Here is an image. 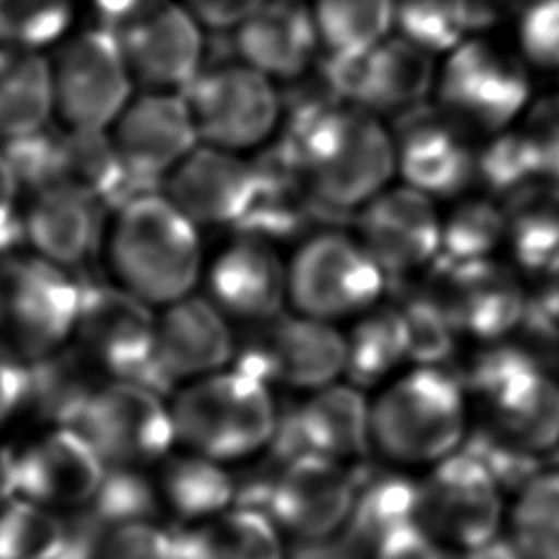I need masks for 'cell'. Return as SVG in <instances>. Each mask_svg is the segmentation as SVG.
Wrapping results in <instances>:
<instances>
[{"label": "cell", "instance_id": "6da1fadb", "mask_svg": "<svg viewBox=\"0 0 559 559\" xmlns=\"http://www.w3.org/2000/svg\"><path fill=\"white\" fill-rule=\"evenodd\" d=\"M286 144L319 212L360 210L397 177L395 140L382 116L332 94L295 111Z\"/></svg>", "mask_w": 559, "mask_h": 559}, {"label": "cell", "instance_id": "7a4b0ae2", "mask_svg": "<svg viewBox=\"0 0 559 559\" xmlns=\"http://www.w3.org/2000/svg\"><path fill=\"white\" fill-rule=\"evenodd\" d=\"M472 430L467 389L443 362H413L369 393V452L389 469L421 476L461 452Z\"/></svg>", "mask_w": 559, "mask_h": 559}, {"label": "cell", "instance_id": "3957f363", "mask_svg": "<svg viewBox=\"0 0 559 559\" xmlns=\"http://www.w3.org/2000/svg\"><path fill=\"white\" fill-rule=\"evenodd\" d=\"M478 345L461 376L474 428L531 459L559 448V380L511 336Z\"/></svg>", "mask_w": 559, "mask_h": 559}, {"label": "cell", "instance_id": "277c9868", "mask_svg": "<svg viewBox=\"0 0 559 559\" xmlns=\"http://www.w3.org/2000/svg\"><path fill=\"white\" fill-rule=\"evenodd\" d=\"M116 210L109 236L116 284L157 310L192 295L203 262L199 225L153 190L133 194Z\"/></svg>", "mask_w": 559, "mask_h": 559}, {"label": "cell", "instance_id": "5b68a950", "mask_svg": "<svg viewBox=\"0 0 559 559\" xmlns=\"http://www.w3.org/2000/svg\"><path fill=\"white\" fill-rule=\"evenodd\" d=\"M168 400L183 450L234 467L275 443L282 419L275 391L236 365L179 384Z\"/></svg>", "mask_w": 559, "mask_h": 559}, {"label": "cell", "instance_id": "8992f818", "mask_svg": "<svg viewBox=\"0 0 559 559\" xmlns=\"http://www.w3.org/2000/svg\"><path fill=\"white\" fill-rule=\"evenodd\" d=\"M533 70L515 46L478 33L439 61L432 103L476 138L522 120L533 103Z\"/></svg>", "mask_w": 559, "mask_h": 559}, {"label": "cell", "instance_id": "52a82bcc", "mask_svg": "<svg viewBox=\"0 0 559 559\" xmlns=\"http://www.w3.org/2000/svg\"><path fill=\"white\" fill-rule=\"evenodd\" d=\"M83 284L41 255L0 258V349L24 365L72 343Z\"/></svg>", "mask_w": 559, "mask_h": 559}, {"label": "cell", "instance_id": "ba28073f", "mask_svg": "<svg viewBox=\"0 0 559 559\" xmlns=\"http://www.w3.org/2000/svg\"><path fill=\"white\" fill-rule=\"evenodd\" d=\"M386 286V273L358 236L343 231L308 238L288 264L293 312L336 325L378 306Z\"/></svg>", "mask_w": 559, "mask_h": 559}, {"label": "cell", "instance_id": "9c48e42d", "mask_svg": "<svg viewBox=\"0 0 559 559\" xmlns=\"http://www.w3.org/2000/svg\"><path fill=\"white\" fill-rule=\"evenodd\" d=\"M74 428L107 467L148 472L177 448L168 395L138 380H103Z\"/></svg>", "mask_w": 559, "mask_h": 559}, {"label": "cell", "instance_id": "30bf717a", "mask_svg": "<svg viewBox=\"0 0 559 559\" xmlns=\"http://www.w3.org/2000/svg\"><path fill=\"white\" fill-rule=\"evenodd\" d=\"M509 491L465 448L419 476V526L450 555L504 535Z\"/></svg>", "mask_w": 559, "mask_h": 559}, {"label": "cell", "instance_id": "8fae6325", "mask_svg": "<svg viewBox=\"0 0 559 559\" xmlns=\"http://www.w3.org/2000/svg\"><path fill=\"white\" fill-rule=\"evenodd\" d=\"M155 328L157 308L118 284H90L83 286L70 345L103 380H138L162 391L155 369Z\"/></svg>", "mask_w": 559, "mask_h": 559}, {"label": "cell", "instance_id": "7c38bea8", "mask_svg": "<svg viewBox=\"0 0 559 559\" xmlns=\"http://www.w3.org/2000/svg\"><path fill=\"white\" fill-rule=\"evenodd\" d=\"M260 328L247 345L236 349L231 365L273 391L306 395L345 380L347 345L336 323L282 312Z\"/></svg>", "mask_w": 559, "mask_h": 559}, {"label": "cell", "instance_id": "4fadbf2b", "mask_svg": "<svg viewBox=\"0 0 559 559\" xmlns=\"http://www.w3.org/2000/svg\"><path fill=\"white\" fill-rule=\"evenodd\" d=\"M358 483L349 465L312 456H282L262 485V498L251 504L264 511L286 539L325 542L347 531Z\"/></svg>", "mask_w": 559, "mask_h": 559}, {"label": "cell", "instance_id": "5bb4252c", "mask_svg": "<svg viewBox=\"0 0 559 559\" xmlns=\"http://www.w3.org/2000/svg\"><path fill=\"white\" fill-rule=\"evenodd\" d=\"M55 109L74 131H107L131 100L133 72L118 31L92 28L63 46L52 63Z\"/></svg>", "mask_w": 559, "mask_h": 559}, {"label": "cell", "instance_id": "9a60e30c", "mask_svg": "<svg viewBox=\"0 0 559 559\" xmlns=\"http://www.w3.org/2000/svg\"><path fill=\"white\" fill-rule=\"evenodd\" d=\"M437 57L393 33L365 55H328L325 87L343 103L378 116H402L435 94Z\"/></svg>", "mask_w": 559, "mask_h": 559}, {"label": "cell", "instance_id": "2e32d148", "mask_svg": "<svg viewBox=\"0 0 559 559\" xmlns=\"http://www.w3.org/2000/svg\"><path fill=\"white\" fill-rule=\"evenodd\" d=\"M424 275L443 299L459 334L476 343L509 338L526 319L531 293L511 260L491 255L448 262L437 258Z\"/></svg>", "mask_w": 559, "mask_h": 559}, {"label": "cell", "instance_id": "e0dca14e", "mask_svg": "<svg viewBox=\"0 0 559 559\" xmlns=\"http://www.w3.org/2000/svg\"><path fill=\"white\" fill-rule=\"evenodd\" d=\"M181 94L192 109L201 142L227 151L258 146L280 120L273 79L242 61L201 70Z\"/></svg>", "mask_w": 559, "mask_h": 559}, {"label": "cell", "instance_id": "ac0fdd59", "mask_svg": "<svg viewBox=\"0 0 559 559\" xmlns=\"http://www.w3.org/2000/svg\"><path fill=\"white\" fill-rule=\"evenodd\" d=\"M391 131L402 183L437 201H452L476 188L478 138L435 103L397 116Z\"/></svg>", "mask_w": 559, "mask_h": 559}, {"label": "cell", "instance_id": "d6986e66", "mask_svg": "<svg viewBox=\"0 0 559 559\" xmlns=\"http://www.w3.org/2000/svg\"><path fill=\"white\" fill-rule=\"evenodd\" d=\"M107 465L74 426H37L15 445L17 496L61 515L87 511Z\"/></svg>", "mask_w": 559, "mask_h": 559}, {"label": "cell", "instance_id": "ffe728a7", "mask_svg": "<svg viewBox=\"0 0 559 559\" xmlns=\"http://www.w3.org/2000/svg\"><path fill=\"white\" fill-rule=\"evenodd\" d=\"M437 203L400 181L358 210V240L389 280L426 273L439 258L443 212Z\"/></svg>", "mask_w": 559, "mask_h": 559}, {"label": "cell", "instance_id": "44dd1931", "mask_svg": "<svg viewBox=\"0 0 559 559\" xmlns=\"http://www.w3.org/2000/svg\"><path fill=\"white\" fill-rule=\"evenodd\" d=\"M111 142L133 181L151 190L201 144V135L186 96L162 90L129 100L114 122Z\"/></svg>", "mask_w": 559, "mask_h": 559}, {"label": "cell", "instance_id": "7402d4cb", "mask_svg": "<svg viewBox=\"0 0 559 559\" xmlns=\"http://www.w3.org/2000/svg\"><path fill=\"white\" fill-rule=\"evenodd\" d=\"M236 349L229 317L210 297L188 295L157 310L155 369L166 395L183 382L229 367Z\"/></svg>", "mask_w": 559, "mask_h": 559}, {"label": "cell", "instance_id": "603a6c76", "mask_svg": "<svg viewBox=\"0 0 559 559\" xmlns=\"http://www.w3.org/2000/svg\"><path fill=\"white\" fill-rule=\"evenodd\" d=\"M118 26L133 79L151 87L183 92L201 74V22L188 7L155 0Z\"/></svg>", "mask_w": 559, "mask_h": 559}, {"label": "cell", "instance_id": "cb8c5ba5", "mask_svg": "<svg viewBox=\"0 0 559 559\" xmlns=\"http://www.w3.org/2000/svg\"><path fill=\"white\" fill-rule=\"evenodd\" d=\"M299 397L295 411L280 419L275 443H282V456L312 454L352 465L369 452V393L365 389L338 380Z\"/></svg>", "mask_w": 559, "mask_h": 559}, {"label": "cell", "instance_id": "d4e9b609", "mask_svg": "<svg viewBox=\"0 0 559 559\" xmlns=\"http://www.w3.org/2000/svg\"><path fill=\"white\" fill-rule=\"evenodd\" d=\"M207 297L229 319L262 325L288 304V266L271 240L242 234L212 262Z\"/></svg>", "mask_w": 559, "mask_h": 559}, {"label": "cell", "instance_id": "484cf974", "mask_svg": "<svg viewBox=\"0 0 559 559\" xmlns=\"http://www.w3.org/2000/svg\"><path fill=\"white\" fill-rule=\"evenodd\" d=\"M255 188L253 164L236 151L199 144L166 177V197L194 225H238Z\"/></svg>", "mask_w": 559, "mask_h": 559}, {"label": "cell", "instance_id": "4316f807", "mask_svg": "<svg viewBox=\"0 0 559 559\" xmlns=\"http://www.w3.org/2000/svg\"><path fill=\"white\" fill-rule=\"evenodd\" d=\"M242 63L269 79L301 76L321 46L312 9L299 0H266L234 28Z\"/></svg>", "mask_w": 559, "mask_h": 559}, {"label": "cell", "instance_id": "83f0119b", "mask_svg": "<svg viewBox=\"0 0 559 559\" xmlns=\"http://www.w3.org/2000/svg\"><path fill=\"white\" fill-rule=\"evenodd\" d=\"M100 207L98 199L72 186L37 190L22 214L24 240L35 255L74 269L96 251Z\"/></svg>", "mask_w": 559, "mask_h": 559}, {"label": "cell", "instance_id": "f1b7e54d", "mask_svg": "<svg viewBox=\"0 0 559 559\" xmlns=\"http://www.w3.org/2000/svg\"><path fill=\"white\" fill-rule=\"evenodd\" d=\"M151 476L159 513L177 528L207 522L236 504L231 467L179 445L151 469Z\"/></svg>", "mask_w": 559, "mask_h": 559}, {"label": "cell", "instance_id": "f546056e", "mask_svg": "<svg viewBox=\"0 0 559 559\" xmlns=\"http://www.w3.org/2000/svg\"><path fill=\"white\" fill-rule=\"evenodd\" d=\"M286 542L264 511L240 502L207 522L177 528L179 559H288Z\"/></svg>", "mask_w": 559, "mask_h": 559}, {"label": "cell", "instance_id": "4dcf8cb0", "mask_svg": "<svg viewBox=\"0 0 559 559\" xmlns=\"http://www.w3.org/2000/svg\"><path fill=\"white\" fill-rule=\"evenodd\" d=\"M502 201L504 249L526 275H537L559 255V181L535 177Z\"/></svg>", "mask_w": 559, "mask_h": 559}, {"label": "cell", "instance_id": "1f68e13d", "mask_svg": "<svg viewBox=\"0 0 559 559\" xmlns=\"http://www.w3.org/2000/svg\"><path fill=\"white\" fill-rule=\"evenodd\" d=\"M55 111L52 66L35 48L0 44V140L48 127Z\"/></svg>", "mask_w": 559, "mask_h": 559}, {"label": "cell", "instance_id": "d6a6232c", "mask_svg": "<svg viewBox=\"0 0 559 559\" xmlns=\"http://www.w3.org/2000/svg\"><path fill=\"white\" fill-rule=\"evenodd\" d=\"M345 380L373 391L413 365L404 317L397 304L380 301L345 330Z\"/></svg>", "mask_w": 559, "mask_h": 559}, {"label": "cell", "instance_id": "836d02e7", "mask_svg": "<svg viewBox=\"0 0 559 559\" xmlns=\"http://www.w3.org/2000/svg\"><path fill=\"white\" fill-rule=\"evenodd\" d=\"M100 382L103 378L68 345L28 365L22 415H31L37 426H74L87 397Z\"/></svg>", "mask_w": 559, "mask_h": 559}, {"label": "cell", "instance_id": "e575fe53", "mask_svg": "<svg viewBox=\"0 0 559 559\" xmlns=\"http://www.w3.org/2000/svg\"><path fill=\"white\" fill-rule=\"evenodd\" d=\"M504 537L524 559H559V465L537 467L509 493Z\"/></svg>", "mask_w": 559, "mask_h": 559}, {"label": "cell", "instance_id": "d590c367", "mask_svg": "<svg viewBox=\"0 0 559 559\" xmlns=\"http://www.w3.org/2000/svg\"><path fill=\"white\" fill-rule=\"evenodd\" d=\"M413 524H419V476L386 467L382 476L358 485L347 526L358 550Z\"/></svg>", "mask_w": 559, "mask_h": 559}, {"label": "cell", "instance_id": "8d00e7d4", "mask_svg": "<svg viewBox=\"0 0 559 559\" xmlns=\"http://www.w3.org/2000/svg\"><path fill=\"white\" fill-rule=\"evenodd\" d=\"M319 41L328 55H365L395 33V0H314Z\"/></svg>", "mask_w": 559, "mask_h": 559}, {"label": "cell", "instance_id": "74e56055", "mask_svg": "<svg viewBox=\"0 0 559 559\" xmlns=\"http://www.w3.org/2000/svg\"><path fill=\"white\" fill-rule=\"evenodd\" d=\"M507 225L502 201L483 190H467L452 199L441 214V253L448 262H467L498 255Z\"/></svg>", "mask_w": 559, "mask_h": 559}, {"label": "cell", "instance_id": "f35d334b", "mask_svg": "<svg viewBox=\"0 0 559 559\" xmlns=\"http://www.w3.org/2000/svg\"><path fill=\"white\" fill-rule=\"evenodd\" d=\"M70 544L66 515L22 496L0 507V559H59Z\"/></svg>", "mask_w": 559, "mask_h": 559}, {"label": "cell", "instance_id": "ab89813d", "mask_svg": "<svg viewBox=\"0 0 559 559\" xmlns=\"http://www.w3.org/2000/svg\"><path fill=\"white\" fill-rule=\"evenodd\" d=\"M395 33L443 57L476 33L472 0H395Z\"/></svg>", "mask_w": 559, "mask_h": 559}, {"label": "cell", "instance_id": "60d3db41", "mask_svg": "<svg viewBox=\"0 0 559 559\" xmlns=\"http://www.w3.org/2000/svg\"><path fill=\"white\" fill-rule=\"evenodd\" d=\"M542 177L533 146L522 124L507 127L491 135L478 138L476 148V188L496 199Z\"/></svg>", "mask_w": 559, "mask_h": 559}, {"label": "cell", "instance_id": "b9f144b4", "mask_svg": "<svg viewBox=\"0 0 559 559\" xmlns=\"http://www.w3.org/2000/svg\"><path fill=\"white\" fill-rule=\"evenodd\" d=\"M397 308L404 317L411 360L419 365H439L461 336L439 293L424 280L402 293Z\"/></svg>", "mask_w": 559, "mask_h": 559}, {"label": "cell", "instance_id": "7bdbcfd3", "mask_svg": "<svg viewBox=\"0 0 559 559\" xmlns=\"http://www.w3.org/2000/svg\"><path fill=\"white\" fill-rule=\"evenodd\" d=\"M87 511L94 513L100 528L157 520L162 513L151 469L107 467L105 480Z\"/></svg>", "mask_w": 559, "mask_h": 559}, {"label": "cell", "instance_id": "ee69618b", "mask_svg": "<svg viewBox=\"0 0 559 559\" xmlns=\"http://www.w3.org/2000/svg\"><path fill=\"white\" fill-rule=\"evenodd\" d=\"M74 0H0V44L41 48L70 26Z\"/></svg>", "mask_w": 559, "mask_h": 559}, {"label": "cell", "instance_id": "f6af8a7d", "mask_svg": "<svg viewBox=\"0 0 559 559\" xmlns=\"http://www.w3.org/2000/svg\"><path fill=\"white\" fill-rule=\"evenodd\" d=\"M87 555L90 559H179L177 528L162 520L107 526L87 542Z\"/></svg>", "mask_w": 559, "mask_h": 559}, {"label": "cell", "instance_id": "bcb514c9", "mask_svg": "<svg viewBox=\"0 0 559 559\" xmlns=\"http://www.w3.org/2000/svg\"><path fill=\"white\" fill-rule=\"evenodd\" d=\"M515 48L531 70L559 74V0H526L515 22Z\"/></svg>", "mask_w": 559, "mask_h": 559}, {"label": "cell", "instance_id": "7dc6e473", "mask_svg": "<svg viewBox=\"0 0 559 559\" xmlns=\"http://www.w3.org/2000/svg\"><path fill=\"white\" fill-rule=\"evenodd\" d=\"M542 177L559 181V92L535 96L520 120Z\"/></svg>", "mask_w": 559, "mask_h": 559}, {"label": "cell", "instance_id": "c3c4849f", "mask_svg": "<svg viewBox=\"0 0 559 559\" xmlns=\"http://www.w3.org/2000/svg\"><path fill=\"white\" fill-rule=\"evenodd\" d=\"M362 559H448L450 552L439 546L419 524L400 528L365 550H360Z\"/></svg>", "mask_w": 559, "mask_h": 559}, {"label": "cell", "instance_id": "681fc988", "mask_svg": "<svg viewBox=\"0 0 559 559\" xmlns=\"http://www.w3.org/2000/svg\"><path fill=\"white\" fill-rule=\"evenodd\" d=\"M20 186L7 151L0 148V258L13 253V247L24 238L22 214L17 212Z\"/></svg>", "mask_w": 559, "mask_h": 559}, {"label": "cell", "instance_id": "f907efd6", "mask_svg": "<svg viewBox=\"0 0 559 559\" xmlns=\"http://www.w3.org/2000/svg\"><path fill=\"white\" fill-rule=\"evenodd\" d=\"M28 389V365L0 349V430L24 411Z\"/></svg>", "mask_w": 559, "mask_h": 559}, {"label": "cell", "instance_id": "816d5d0a", "mask_svg": "<svg viewBox=\"0 0 559 559\" xmlns=\"http://www.w3.org/2000/svg\"><path fill=\"white\" fill-rule=\"evenodd\" d=\"M266 0H186L192 15L210 28L234 31Z\"/></svg>", "mask_w": 559, "mask_h": 559}, {"label": "cell", "instance_id": "f5cc1de1", "mask_svg": "<svg viewBox=\"0 0 559 559\" xmlns=\"http://www.w3.org/2000/svg\"><path fill=\"white\" fill-rule=\"evenodd\" d=\"M535 280L537 284L531 293L528 312L544 321L550 332H559V255H555Z\"/></svg>", "mask_w": 559, "mask_h": 559}, {"label": "cell", "instance_id": "db71d44e", "mask_svg": "<svg viewBox=\"0 0 559 559\" xmlns=\"http://www.w3.org/2000/svg\"><path fill=\"white\" fill-rule=\"evenodd\" d=\"M155 0H92V4L96 7V11L114 26H118L120 22H124L127 17L135 15L138 11H142L144 7H148Z\"/></svg>", "mask_w": 559, "mask_h": 559}, {"label": "cell", "instance_id": "11a10c76", "mask_svg": "<svg viewBox=\"0 0 559 559\" xmlns=\"http://www.w3.org/2000/svg\"><path fill=\"white\" fill-rule=\"evenodd\" d=\"M17 496L15 485V445L0 441V507Z\"/></svg>", "mask_w": 559, "mask_h": 559}, {"label": "cell", "instance_id": "9f6ffc18", "mask_svg": "<svg viewBox=\"0 0 559 559\" xmlns=\"http://www.w3.org/2000/svg\"><path fill=\"white\" fill-rule=\"evenodd\" d=\"M461 559H524V557L518 552V548L504 535H500V537L478 546L476 550L463 555Z\"/></svg>", "mask_w": 559, "mask_h": 559}, {"label": "cell", "instance_id": "6f0895ef", "mask_svg": "<svg viewBox=\"0 0 559 559\" xmlns=\"http://www.w3.org/2000/svg\"><path fill=\"white\" fill-rule=\"evenodd\" d=\"M59 559H90V555H87V544H76V542L72 539V544L68 546V550H66Z\"/></svg>", "mask_w": 559, "mask_h": 559}, {"label": "cell", "instance_id": "680465c9", "mask_svg": "<svg viewBox=\"0 0 559 559\" xmlns=\"http://www.w3.org/2000/svg\"><path fill=\"white\" fill-rule=\"evenodd\" d=\"M524 2H526V0H524Z\"/></svg>", "mask_w": 559, "mask_h": 559}]
</instances>
